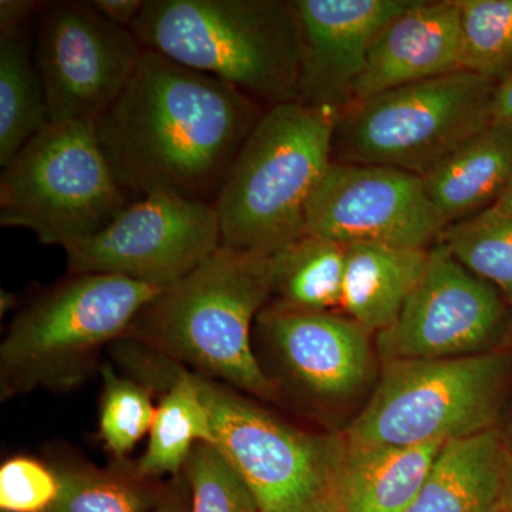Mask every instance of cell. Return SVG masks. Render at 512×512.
I'll return each mask as SVG.
<instances>
[{"label": "cell", "instance_id": "obj_1", "mask_svg": "<svg viewBox=\"0 0 512 512\" xmlns=\"http://www.w3.org/2000/svg\"><path fill=\"white\" fill-rule=\"evenodd\" d=\"M266 110L237 87L144 49L94 131L124 191L214 204Z\"/></svg>", "mask_w": 512, "mask_h": 512}, {"label": "cell", "instance_id": "obj_2", "mask_svg": "<svg viewBox=\"0 0 512 512\" xmlns=\"http://www.w3.org/2000/svg\"><path fill=\"white\" fill-rule=\"evenodd\" d=\"M269 298V255L221 245L190 275L158 292L123 338L256 400L279 402L252 339Z\"/></svg>", "mask_w": 512, "mask_h": 512}, {"label": "cell", "instance_id": "obj_3", "mask_svg": "<svg viewBox=\"0 0 512 512\" xmlns=\"http://www.w3.org/2000/svg\"><path fill=\"white\" fill-rule=\"evenodd\" d=\"M140 45L237 87L266 109L299 99L292 0H146Z\"/></svg>", "mask_w": 512, "mask_h": 512}, {"label": "cell", "instance_id": "obj_4", "mask_svg": "<svg viewBox=\"0 0 512 512\" xmlns=\"http://www.w3.org/2000/svg\"><path fill=\"white\" fill-rule=\"evenodd\" d=\"M338 116L299 101L265 111L214 202L224 247L271 255L306 234V210L332 161Z\"/></svg>", "mask_w": 512, "mask_h": 512}, {"label": "cell", "instance_id": "obj_5", "mask_svg": "<svg viewBox=\"0 0 512 512\" xmlns=\"http://www.w3.org/2000/svg\"><path fill=\"white\" fill-rule=\"evenodd\" d=\"M106 274H69L19 309L0 343V397L66 393L100 370V356L126 335L158 292Z\"/></svg>", "mask_w": 512, "mask_h": 512}, {"label": "cell", "instance_id": "obj_6", "mask_svg": "<svg viewBox=\"0 0 512 512\" xmlns=\"http://www.w3.org/2000/svg\"><path fill=\"white\" fill-rule=\"evenodd\" d=\"M512 384L507 349L380 363L372 396L343 430L355 444L419 446L501 426Z\"/></svg>", "mask_w": 512, "mask_h": 512}, {"label": "cell", "instance_id": "obj_7", "mask_svg": "<svg viewBox=\"0 0 512 512\" xmlns=\"http://www.w3.org/2000/svg\"><path fill=\"white\" fill-rule=\"evenodd\" d=\"M191 373L210 409L214 444L248 485L259 512H342L343 430L298 429L254 397Z\"/></svg>", "mask_w": 512, "mask_h": 512}, {"label": "cell", "instance_id": "obj_8", "mask_svg": "<svg viewBox=\"0 0 512 512\" xmlns=\"http://www.w3.org/2000/svg\"><path fill=\"white\" fill-rule=\"evenodd\" d=\"M131 202L114 177L93 123H49L0 177V225L29 229L69 251L99 234Z\"/></svg>", "mask_w": 512, "mask_h": 512}, {"label": "cell", "instance_id": "obj_9", "mask_svg": "<svg viewBox=\"0 0 512 512\" xmlns=\"http://www.w3.org/2000/svg\"><path fill=\"white\" fill-rule=\"evenodd\" d=\"M495 89L458 70L352 101L336 120L330 157L421 177L493 123Z\"/></svg>", "mask_w": 512, "mask_h": 512}, {"label": "cell", "instance_id": "obj_10", "mask_svg": "<svg viewBox=\"0 0 512 512\" xmlns=\"http://www.w3.org/2000/svg\"><path fill=\"white\" fill-rule=\"evenodd\" d=\"M256 359L282 394L315 416L372 396L380 375L375 336L338 312L266 305L254 325Z\"/></svg>", "mask_w": 512, "mask_h": 512}, {"label": "cell", "instance_id": "obj_11", "mask_svg": "<svg viewBox=\"0 0 512 512\" xmlns=\"http://www.w3.org/2000/svg\"><path fill=\"white\" fill-rule=\"evenodd\" d=\"M512 306L437 241L429 264L392 326L375 336L380 363L456 359L507 346Z\"/></svg>", "mask_w": 512, "mask_h": 512}, {"label": "cell", "instance_id": "obj_12", "mask_svg": "<svg viewBox=\"0 0 512 512\" xmlns=\"http://www.w3.org/2000/svg\"><path fill=\"white\" fill-rule=\"evenodd\" d=\"M144 47L92 2H49L39 16L35 63L50 123H96L133 79Z\"/></svg>", "mask_w": 512, "mask_h": 512}, {"label": "cell", "instance_id": "obj_13", "mask_svg": "<svg viewBox=\"0 0 512 512\" xmlns=\"http://www.w3.org/2000/svg\"><path fill=\"white\" fill-rule=\"evenodd\" d=\"M221 245L214 204L156 192L131 202L109 227L66 251L67 269L164 289L190 275Z\"/></svg>", "mask_w": 512, "mask_h": 512}, {"label": "cell", "instance_id": "obj_14", "mask_svg": "<svg viewBox=\"0 0 512 512\" xmlns=\"http://www.w3.org/2000/svg\"><path fill=\"white\" fill-rule=\"evenodd\" d=\"M444 228L420 175L383 165L330 161L306 210V234L346 247L430 249Z\"/></svg>", "mask_w": 512, "mask_h": 512}, {"label": "cell", "instance_id": "obj_15", "mask_svg": "<svg viewBox=\"0 0 512 512\" xmlns=\"http://www.w3.org/2000/svg\"><path fill=\"white\" fill-rule=\"evenodd\" d=\"M413 0H292L299 32V103L342 113L377 33Z\"/></svg>", "mask_w": 512, "mask_h": 512}, {"label": "cell", "instance_id": "obj_16", "mask_svg": "<svg viewBox=\"0 0 512 512\" xmlns=\"http://www.w3.org/2000/svg\"><path fill=\"white\" fill-rule=\"evenodd\" d=\"M457 0H413L370 47L353 101L461 70Z\"/></svg>", "mask_w": 512, "mask_h": 512}, {"label": "cell", "instance_id": "obj_17", "mask_svg": "<svg viewBox=\"0 0 512 512\" xmlns=\"http://www.w3.org/2000/svg\"><path fill=\"white\" fill-rule=\"evenodd\" d=\"M512 173V128L491 123L421 175L444 227L490 210Z\"/></svg>", "mask_w": 512, "mask_h": 512}, {"label": "cell", "instance_id": "obj_18", "mask_svg": "<svg viewBox=\"0 0 512 512\" xmlns=\"http://www.w3.org/2000/svg\"><path fill=\"white\" fill-rule=\"evenodd\" d=\"M507 458L500 427L447 441L406 512H501Z\"/></svg>", "mask_w": 512, "mask_h": 512}, {"label": "cell", "instance_id": "obj_19", "mask_svg": "<svg viewBox=\"0 0 512 512\" xmlns=\"http://www.w3.org/2000/svg\"><path fill=\"white\" fill-rule=\"evenodd\" d=\"M430 249L349 245L340 311L376 336L389 328L420 284Z\"/></svg>", "mask_w": 512, "mask_h": 512}, {"label": "cell", "instance_id": "obj_20", "mask_svg": "<svg viewBox=\"0 0 512 512\" xmlns=\"http://www.w3.org/2000/svg\"><path fill=\"white\" fill-rule=\"evenodd\" d=\"M444 444L389 446L348 441L342 512H406Z\"/></svg>", "mask_w": 512, "mask_h": 512}, {"label": "cell", "instance_id": "obj_21", "mask_svg": "<svg viewBox=\"0 0 512 512\" xmlns=\"http://www.w3.org/2000/svg\"><path fill=\"white\" fill-rule=\"evenodd\" d=\"M348 247L305 234L269 255L268 305L298 312H335L342 299Z\"/></svg>", "mask_w": 512, "mask_h": 512}, {"label": "cell", "instance_id": "obj_22", "mask_svg": "<svg viewBox=\"0 0 512 512\" xmlns=\"http://www.w3.org/2000/svg\"><path fill=\"white\" fill-rule=\"evenodd\" d=\"M28 29L0 36L2 168L50 123L45 90L35 59H32Z\"/></svg>", "mask_w": 512, "mask_h": 512}, {"label": "cell", "instance_id": "obj_23", "mask_svg": "<svg viewBox=\"0 0 512 512\" xmlns=\"http://www.w3.org/2000/svg\"><path fill=\"white\" fill-rule=\"evenodd\" d=\"M59 495L46 512H151L165 485L138 474L136 463L114 460L109 467L55 464Z\"/></svg>", "mask_w": 512, "mask_h": 512}, {"label": "cell", "instance_id": "obj_24", "mask_svg": "<svg viewBox=\"0 0 512 512\" xmlns=\"http://www.w3.org/2000/svg\"><path fill=\"white\" fill-rule=\"evenodd\" d=\"M461 70L494 84L512 74V0H457Z\"/></svg>", "mask_w": 512, "mask_h": 512}, {"label": "cell", "instance_id": "obj_25", "mask_svg": "<svg viewBox=\"0 0 512 512\" xmlns=\"http://www.w3.org/2000/svg\"><path fill=\"white\" fill-rule=\"evenodd\" d=\"M439 241L473 274L495 286L512 306V215L481 212L448 225Z\"/></svg>", "mask_w": 512, "mask_h": 512}, {"label": "cell", "instance_id": "obj_26", "mask_svg": "<svg viewBox=\"0 0 512 512\" xmlns=\"http://www.w3.org/2000/svg\"><path fill=\"white\" fill-rule=\"evenodd\" d=\"M103 390L99 406V439L114 460L128 454L150 434L156 416L154 392L146 384L119 373L111 363L100 366Z\"/></svg>", "mask_w": 512, "mask_h": 512}, {"label": "cell", "instance_id": "obj_27", "mask_svg": "<svg viewBox=\"0 0 512 512\" xmlns=\"http://www.w3.org/2000/svg\"><path fill=\"white\" fill-rule=\"evenodd\" d=\"M183 476L191 512H259L248 485L215 444L192 448Z\"/></svg>", "mask_w": 512, "mask_h": 512}, {"label": "cell", "instance_id": "obj_28", "mask_svg": "<svg viewBox=\"0 0 512 512\" xmlns=\"http://www.w3.org/2000/svg\"><path fill=\"white\" fill-rule=\"evenodd\" d=\"M59 490L55 464L15 456L3 461L0 467L2 512H46L55 503Z\"/></svg>", "mask_w": 512, "mask_h": 512}, {"label": "cell", "instance_id": "obj_29", "mask_svg": "<svg viewBox=\"0 0 512 512\" xmlns=\"http://www.w3.org/2000/svg\"><path fill=\"white\" fill-rule=\"evenodd\" d=\"M49 2L37 0H2L0 2V36L28 29L29 22L40 16Z\"/></svg>", "mask_w": 512, "mask_h": 512}, {"label": "cell", "instance_id": "obj_30", "mask_svg": "<svg viewBox=\"0 0 512 512\" xmlns=\"http://www.w3.org/2000/svg\"><path fill=\"white\" fill-rule=\"evenodd\" d=\"M93 8L121 28H133L146 0H90Z\"/></svg>", "mask_w": 512, "mask_h": 512}, {"label": "cell", "instance_id": "obj_31", "mask_svg": "<svg viewBox=\"0 0 512 512\" xmlns=\"http://www.w3.org/2000/svg\"><path fill=\"white\" fill-rule=\"evenodd\" d=\"M151 512H191L190 491L184 476L175 477L165 485L160 501Z\"/></svg>", "mask_w": 512, "mask_h": 512}, {"label": "cell", "instance_id": "obj_32", "mask_svg": "<svg viewBox=\"0 0 512 512\" xmlns=\"http://www.w3.org/2000/svg\"><path fill=\"white\" fill-rule=\"evenodd\" d=\"M493 123L512 128V74L495 89Z\"/></svg>", "mask_w": 512, "mask_h": 512}, {"label": "cell", "instance_id": "obj_33", "mask_svg": "<svg viewBox=\"0 0 512 512\" xmlns=\"http://www.w3.org/2000/svg\"><path fill=\"white\" fill-rule=\"evenodd\" d=\"M501 512H512V453L508 451L507 466L504 471Z\"/></svg>", "mask_w": 512, "mask_h": 512}, {"label": "cell", "instance_id": "obj_34", "mask_svg": "<svg viewBox=\"0 0 512 512\" xmlns=\"http://www.w3.org/2000/svg\"><path fill=\"white\" fill-rule=\"evenodd\" d=\"M490 210L500 212V214L504 215H512V173L503 194H501V197L498 198V201L495 202Z\"/></svg>", "mask_w": 512, "mask_h": 512}, {"label": "cell", "instance_id": "obj_35", "mask_svg": "<svg viewBox=\"0 0 512 512\" xmlns=\"http://www.w3.org/2000/svg\"><path fill=\"white\" fill-rule=\"evenodd\" d=\"M18 305V295L15 292L2 289V292H0V313H2V316L15 309Z\"/></svg>", "mask_w": 512, "mask_h": 512}, {"label": "cell", "instance_id": "obj_36", "mask_svg": "<svg viewBox=\"0 0 512 512\" xmlns=\"http://www.w3.org/2000/svg\"><path fill=\"white\" fill-rule=\"evenodd\" d=\"M501 433H503L505 444H507L508 451L512 453V417L507 420L504 426H500Z\"/></svg>", "mask_w": 512, "mask_h": 512}, {"label": "cell", "instance_id": "obj_37", "mask_svg": "<svg viewBox=\"0 0 512 512\" xmlns=\"http://www.w3.org/2000/svg\"><path fill=\"white\" fill-rule=\"evenodd\" d=\"M505 349H507L508 352H510L512 355V322H511L510 335H508L507 346H505Z\"/></svg>", "mask_w": 512, "mask_h": 512}]
</instances>
